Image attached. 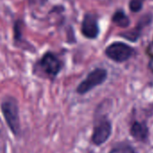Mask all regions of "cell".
<instances>
[{
  "label": "cell",
  "instance_id": "obj_4",
  "mask_svg": "<svg viewBox=\"0 0 153 153\" xmlns=\"http://www.w3.org/2000/svg\"><path fill=\"white\" fill-rule=\"evenodd\" d=\"M134 53V48L130 46L122 43L116 42L108 46L106 49V55L112 60L121 63L129 59Z\"/></svg>",
  "mask_w": 153,
  "mask_h": 153
},
{
  "label": "cell",
  "instance_id": "obj_8",
  "mask_svg": "<svg viewBox=\"0 0 153 153\" xmlns=\"http://www.w3.org/2000/svg\"><path fill=\"white\" fill-rule=\"evenodd\" d=\"M13 43L15 46H22V44L25 43L27 44V42L23 41V38H22V30H23V22L22 20H16L13 23Z\"/></svg>",
  "mask_w": 153,
  "mask_h": 153
},
{
  "label": "cell",
  "instance_id": "obj_11",
  "mask_svg": "<svg viewBox=\"0 0 153 153\" xmlns=\"http://www.w3.org/2000/svg\"><path fill=\"white\" fill-rule=\"evenodd\" d=\"M109 153H136V152L130 146H118L114 148Z\"/></svg>",
  "mask_w": 153,
  "mask_h": 153
},
{
  "label": "cell",
  "instance_id": "obj_14",
  "mask_svg": "<svg viewBox=\"0 0 153 153\" xmlns=\"http://www.w3.org/2000/svg\"><path fill=\"white\" fill-rule=\"evenodd\" d=\"M149 68L151 69L152 72H153V56L152 57V59L150 60V62H149Z\"/></svg>",
  "mask_w": 153,
  "mask_h": 153
},
{
  "label": "cell",
  "instance_id": "obj_5",
  "mask_svg": "<svg viewBox=\"0 0 153 153\" xmlns=\"http://www.w3.org/2000/svg\"><path fill=\"white\" fill-rule=\"evenodd\" d=\"M112 126L109 121L103 119L95 125L92 134V142L96 145L104 143L111 134Z\"/></svg>",
  "mask_w": 153,
  "mask_h": 153
},
{
  "label": "cell",
  "instance_id": "obj_13",
  "mask_svg": "<svg viewBox=\"0 0 153 153\" xmlns=\"http://www.w3.org/2000/svg\"><path fill=\"white\" fill-rule=\"evenodd\" d=\"M30 6H43L48 0H26Z\"/></svg>",
  "mask_w": 153,
  "mask_h": 153
},
{
  "label": "cell",
  "instance_id": "obj_12",
  "mask_svg": "<svg viewBox=\"0 0 153 153\" xmlns=\"http://www.w3.org/2000/svg\"><path fill=\"white\" fill-rule=\"evenodd\" d=\"M144 0H131L130 1V4H129V6H130V9L136 13V12H139L142 7H143V3Z\"/></svg>",
  "mask_w": 153,
  "mask_h": 153
},
{
  "label": "cell",
  "instance_id": "obj_3",
  "mask_svg": "<svg viewBox=\"0 0 153 153\" xmlns=\"http://www.w3.org/2000/svg\"><path fill=\"white\" fill-rule=\"evenodd\" d=\"M108 73L105 69L97 68L91 72L86 79H84L77 87V92L79 94H84L91 91L94 87L103 83L107 79Z\"/></svg>",
  "mask_w": 153,
  "mask_h": 153
},
{
  "label": "cell",
  "instance_id": "obj_9",
  "mask_svg": "<svg viewBox=\"0 0 153 153\" xmlns=\"http://www.w3.org/2000/svg\"><path fill=\"white\" fill-rule=\"evenodd\" d=\"M112 20L117 26L122 27V28L127 27L129 25V23H130L129 18L127 17V15L122 10H119V11L116 12L113 18H112Z\"/></svg>",
  "mask_w": 153,
  "mask_h": 153
},
{
  "label": "cell",
  "instance_id": "obj_7",
  "mask_svg": "<svg viewBox=\"0 0 153 153\" xmlns=\"http://www.w3.org/2000/svg\"><path fill=\"white\" fill-rule=\"evenodd\" d=\"M131 135L137 141L143 142L148 137V127L145 124L140 122H134L130 130Z\"/></svg>",
  "mask_w": 153,
  "mask_h": 153
},
{
  "label": "cell",
  "instance_id": "obj_1",
  "mask_svg": "<svg viewBox=\"0 0 153 153\" xmlns=\"http://www.w3.org/2000/svg\"><path fill=\"white\" fill-rule=\"evenodd\" d=\"M2 114L11 132L18 136L21 133L20 112L16 100L13 97H6L0 105Z\"/></svg>",
  "mask_w": 153,
  "mask_h": 153
},
{
  "label": "cell",
  "instance_id": "obj_2",
  "mask_svg": "<svg viewBox=\"0 0 153 153\" xmlns=\"http://www.w3.org/2000/svg\"><path fill=\"white\" fill-rule=\"evenodd\" d=\"M62 64L59 58L52 52H46L34 65V74H41L50 79H54L59 74Z\"/></svg>",
  "mask_w": 153,
  "mask_h": 153
},
{
  "label": "cell",
  "instance_id": "obj_6",
  "mask_svg": "<svg viewBox=\"0 0 153 153\" xmlns=\"http://www.w3.org/2000/svg\"><path fill=\"white\" fill-rule=\"evenodd\" d=\"M99 25L95 15L88 13L85 15L82 23V32L89 39H94L99 34Z\"/></svg>",
  "mask_w": 153,
  "mask_h": 153
},
{
  "label": "cell",
  "instance_id": "obj_10",
  "mask_svg": "<svg viewBox=\"0 0 153 153\" xmlns=\"http://www.w3.org/2000/svg\"><path fill=\"white\" fill-rule=\"evenodd\" d=\"M121 35H122L123 37H125L126 39H129V40L135 41V40L140 37V32H139L138 29H135V30H129V31H127V32L122 33Z\"/></svg>",
  "mask_w": 153,
  "mask_h": 153
}]
</instances>
